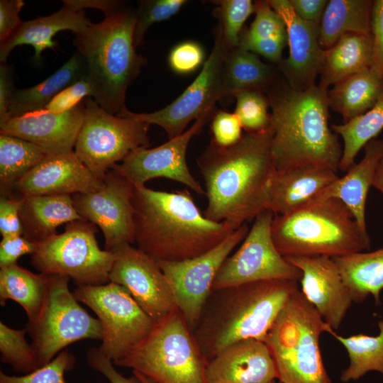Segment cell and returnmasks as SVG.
<instances>
[{"mask_svg": "<svg viewBox=\"0 0 383 383\" xmlns=\"http://www.w3.org/2000/svg\"><path fill=\"white\" fill-rule=\"evenodd\" d=\"M196 162L204 182L206 218L226 222L236 230L266 210L276 172L270 126L245 132L230 147L211 140Z\"/></svg>", "mask_w": 383, "mask_h": 383, "instance_id": "obj_1", "label": "cell"}, {"mask_svg": "<svg viewBox=\"0 0 383 383\" xmlns=\"http://www.w3.org/2000/svg\"><path fill=\"white\" fill-rule=\"evenodd\" d=\"M137 248L156 260L179 262L211 250L235 230L206 218L188 189L164 192L134 185Z\"/></svg>", "mask_w": 383, "mask_h": 383, "instance_id": "obj_2", "label": "cell"}, {"mask_svg": "<svg viewBox=\"0 0 383 383\" xmlns=\"http://www.w3.org/2000/svg\"><path fill=\"white\" fill-rule=\"evenodd\" d=\"M298 282L270 279L212 292L192 331L206 361L230 345L246 339L265 342Z\"/></svg>", "mask_w": 383, "mask_h": 383, "instance_id": "obj_3", "label": "cell"}, {"mask_svg": "<svg viewBox=\"0 0 383 383\" xmlns=\"http://www.w3.org/2000/svg\"><path fill=\"white\" fill-rule=\"evenodd\" d=\"M327 91L318 84L305 89L287 84L269 93L276 170L306 163L339 170L343 148L328 126Z\"/></svg>", "mask_w": 383, "mask_h": 383, "instance_id": "obj_4", "label": "cell"}, {"mask_svg": "<svg viewBox=\"0 0 383 383\" xmlns=\"http://www.w3.org/2000/svg\"><path fill=\"white\" fill-rule=\"evenodd\" d=\"M135 11L125 9L91 23L75 34L73 45L87 67L92 98L105 111L118 115L125 109L126 94L145 65L134 44Z\"/></svg>", "mask_w": 383, "mask_h": 383, "instance_id": "obj_5", "label": "cell"}, {"mask_svg": "<svg viewBox=\"0 0 383 383\" xmlns=\"http://www.w3.org/2000/svg\"><path fill=\"white\" fill-rule=\"evenodd\" d=\"M271 233L284 257L345 256L368 250L371 240L353 213L335 198L317 200L284 215H274Z\"/></svg>", "mask_w": 383, "mask_h": 383, "instance_id": "obj_6", "label": "cell"}, {"mask_svg": "<svg viewBox=\"0 0 383 383\" xmlns=\"http://www.w3.org/2000/svg\"><path fill=\"white\" fill-rule=\"evenodd\" d=\"M333 331L301 291H295L265 340L280 383H333L319 347L321 335Z\"/></svg>", "mask_w": 383, "mask_h": 383, "instance_id": "obj_7", "label": "cell"}, {"mask_svg": "<svg viewBox=\"0 0 383 383\" xmlns=\"http://www.w3.org/2000/svg\"><path fill=\"white\" fill-rule=\"evenodd\" d=\"M113 363L131 368L155 383H206L207 362L179 310L157 323L141 343Z\"/></svg>", "mask_w": 383, "mask_h": 383, "instance_id": "obj_8", "label": "cell"}, {"mask_svg": "<svg viewBox=\"0 0 383 383\" xmlns=\"http://www.w3.org/2000/svg\"><path fill=\"white\" fill-rule=\"evenodd\" d=\"M70 279L65 276L48 275L41 309L26 326L40 367L72 343L84 339L102 340L100 321L80 306L69 289Z\"/></svg>", "mask_w": 383, "mask_h": 383, "instance_id": "obj_9", "label": "cell"}, {"mask_svg": "<svg viewBox=\"0 0 383 383\" xmlns=\"http://www.w3.org/2000/svg\"><path fill=\"white\" fill-rule=\"evenodd\" d=\"M96 231L87 221L67 223L63 233L37 243L31 264L41 274L67 277L77 287L110 282L116 254L99 248Z\"/></svg>", "mask_w": 383, "mask_h": 383, "instance_id": "obj_10", "label": "cell"}, {"mask_svg": "<svg viewBox=\"0 0 383 383\" xmlns=\"http://www.w3.org/2000/svg\"><path fill=\"white\" fill-rule=\"evenodd\" d=\"M74 152L97 178L106 174L131 152L150 145V124L128 116L113 115L89 96Z\"/></svg>", "mask_w": 383, "mask_h": 383, "instance_id": "obj_11", "label": "cell"}, {"mask_svg": "<svg viewBox=\"0 0 383 383\" xmlns=\"http://www.w3.org/2000/svg\"><path fill=\"white\" fill-rule=\"evenodd\" d=\"M73 293L96 315L103 330L99 348L113 362L141 343L156 326L129 292L118 284L77 287Z\"/></svg>", "mask_w": 383, "mask_h": 383, "instance_id": "obj_12", "label": "cell"}, {"mask_svg": "<svg viewBox=\"0 0 383 383\" xmlns=\"http://www.w3.org/2000/svg\"><path fill=\"white\" fill-rule=\"evenodd\" d=\"M274 214L261 212L242 245L220 267L212 292L245 283L270 279L299 281L301 272L277 250L271 233Z\"/></svg>", "mask_w": 383, "mask_h": 383, "instance_id": "obj_13", "label": "cell"}, {"mask_svg": "<svg viewBox=\"0 0 383 383\" xmlns=\"http://www.w3.org/2000/svg\"><path fill=\"white\" fill-rule=\"evenodd\" d=\"M228 49L218 28L213 49L196 78L183 93L163 109L152 113H133L128 109L119 114L161 127L168 140L183 133L189 123L211 115L216 103L224 97L223 65Z\"/></svg>", "mask_w": 383, "mask_h": 383, "instance_id": "obj_14", "label": "cell"}, {"mask_svg": "<svg viewBox=\"0 0 383 383\" xmlns=\"http://www.w3.org/2000/svg\"><path fill=\"white\" fill-rule=\"evenodd\" d=\"M249 230L248 223L243 224L219 245L190 260H157L170 284L177 306L192 331L212 292L220 267L231 251L244 240Z\"/></svg>", "mask_w": 383, "mask_h": 383, "instance_id": "obj_15", "label": "cell"}, {"mask_svg": "<svg viewBox=\"0 0 383 383\" xmlns=\"http://www.w3.org/2000/svg\"><path fill=\"white\" fill-rule=\"evenodd\" d=\"M133 187L128 179L112 168L104 176L99 189L72 196L78 213L100 228L108 251L135 243Z\"/></svg>", "mask_w": 383, "mask_h": 383, "instance_id": "obj_16", "label": "cell"}, {"mask_svg": "<svg viewBox=\"0 0 383 383\" xmlns=\"http://www.w3.org/2000/svg\"><path fill=\"white\" fill-rule=\"evenodd\" d=\"M114 252L109 281L125 287L156 324L179 310L155 259L131 244L123 245Z\"/></svg>", "mask_w": 383, "mask_h": 383, "instance_id": "obj_17", "label": "cell"}, {"mask_svg": "<svg viewBox=\"0 0 383 383\" xmlns=\"http://www.w3.org/2000/svg\"><path fill=\"white\" fill-rule=\"evenodd\" d=\"M210 116L201 117L182 135L160 145L131 152L113 168L133 185H145L151 179L163 177L182 183L198 194L204 195L205 190L189 171L187 151L192 139L201 131Z\"/></svg>", "mask_w": 383, "mask_h": 383, "instance_id": "obj_18", "label": "cell"}, {"mask_svg": "<svg viewBox=\"0 0 383 383\" xmlns=\"http://www.w3.org/2000/svg\"><path fill=\"white\" fill-rule=\"evenodd\" d=\"M301 272V292L335 331L353 302L333 257L323 255L284 257Z\"/></svg>", "mask_w": 383, "mask_h": 383, "instance_id": "obj_19", "label": "cell"}, {"mask_svg": "<svg viewBox=\"0 0 383 383\" xmlns=\"http://www.w3.org/2000/svg\"><path fill=\"white\" fill-rule=\"evenodd\" d=\"M85 99L72 109L52 113L45 109L10 118L0 123V133L20 138L44 150L47 155L73 150L84 122Z\"/></svg>", "mask_w": 383, "mask_h": 383, "instance_id": "obj_20", "label": "cell"}, {"mask_svg": "<svg viewBox=\"0 0 383 383\" xmlns=\"http://www.w3.org/2000/svg\"><path fill=\"white\" fill-rule=\"evenodd\" d=\"M268 3L281 16L287 29L289 55L279 64L288 84L297 89L316 84L324 53L318 42L319 29L299 18L289 0H270Z\"/></svg>", "mask_w": 383, "mask_h": 383, "instance_id": "obj_21", "label": "cell"}, {"mask_svg": "<svg viewBox=\"0 0 383 383\" xmlns=\"http://www.w3.org/2000/svg\"><path fill=\"white\" fill-rule=\"evenodd\" d=\"M97 178L74 151L47 155L15 185L13 190L27 196L72 195L99 189Z\"/></svg>", "mask_w": 383, "mask_h": 383, "instance_id": "obj_22", "label": "cell"}, {"mask_svg": "<svg viewBox=\"0 0 383 383\" xmlns=\"http://www.w3.org/2000/svg\"><path fill=\"white\" fill-rule=\"evenodd\" d=\"M275 364L263 341L235 342L217 354L206 367V383H274Z\"/></svg>", "mask_w": 383, "mask_h": 383, "instance_id": "obj_23", "label": "cell"}, {"mask_svg": "<svg viewBox=\"0 0 383 383\" xmlns=\"http://www.w3.org/2000/svg\"><path fill=\"white\" fill-rule=\"evenodd\" d=\"M338 178L337 172L318 163H306L276 170L268 192L266 210L284 215L313 201Z\"/></svg>", "mask_w": 383, "mask_h": 383, "instance_id": "obj_24", "label": "cell"}, {"mask_svg": "<svg viewBox=\"0 0 383 383\" xmlns=\"http://www.w3.org/2000/svg\"><path fill=\"white\" fill-rule=\"evenodd\" d=\"M91 23L84 11H74L65 6L49 16L22 21L13 35L0 43V61L6 62L11 52L23 45H31L35 50V60L39 61L45 50L56 47L52 40L56 33L65 30L75 34L82 33Z\"/></svg>", "mask_w": 383, "mask_h": 383, "instance_id": "obj_25", "label": "cell"}, {"mask_svg": "<svg viewBox=\"0 0 383 383\" xmlns=\"http://www.w3.org/2000/svg\"><path fill=\"white\" fill-rule=\"evenodd\" d=\"M364 148L365 155L361 161L355 163L344 176L338 177L314 201L329 198L340 200L353 213L360 228L367 231L366 200L377 167L383 158V139H372Z\"/></svg>", "mask_w": 383, "mask_h": 383, "instance_id": "obj_26", "label": "cell"}, {"mask_svg": "<svg viewBox=\"0 0 383 383\" xmlns=\"http://www.w3.org/2000/svg\"><path fill=\"white\" fill-rule=\"evenodd\" d=\"M21 200L23 235L35 243L56 234V228L62 224L86 221L77 211L70 195L27 196Z\"/></svg>", "mask_w": 383, "mask_h": 383, "instance_id": "obj_27", "label": "cell"}, {"mask_svg": "<svg viewBox=\"0 0 383 383\" xmlns=\"http://www.w3.org/2000/svg\"><path fill=\"white\" fill-rule=\"evenodd\" d=\"M373 43L370 34L347 33L324 50L318 86L328 90L342 80L370 68Z\"/></svg>", "mask_w": 383, "mask_h": 383, "instance_id": "obj_28", "label": "cell"}, {"mask_svg": "<svg viewBox=\"0 0 383 383\" xmlns=\"http://www.w3.org/2000/svg\"><path fill=\"white\" fill-rule=\"evenodd\" d=\"M87 78V67L76 50L55 73L40 83L26 89H15L9 107L10 118L44 109L52 99L69 86Z\"/></svg>", "mask_w": 383, "mask_h": 383, "instance_id": "obj_29", "label": "cell"}, {"mask_svg": "<svg viewBox=\"0 0 383 383\" xmlns=\"http://www.w3.org/2000/svg\"><path fill=\"white\" fill-rule=\"evenodd\" d=\"M383 95V79L370 68L359 72L328 89V106L344 123L372 109Z\"/></svg>", "mask_w": 383, "mask_h": 383, "instance_id": "obj_30", "label": "cell"}, {"mask_svg": "<svg viewBox=\"0 0 383 383\" xmlns=\"http://www.w3.org/2000/svg\"><path fill=\"white\" fill-rule=\"evenodd\" d=\"M373 1L330 0L323 12L318 42L323 50L332 47L345 33H371Z\"/></svg>", "mask_w": 383, "mask_h": 383, "instance_id": "obj_31", "label": "cell"}, {"mask_svg": "<svg viewBox=\"0 0 383 383\" xmlns=\"http://www.w3.org/2000/svg\"><path fill=\"white\" fill-rule=\"evenodd\" d=\"M348 287L353 302H362L371 294L375 304L380 302L383 289V248L333 257Z\"/></svg>", "mask_w": 383, "mask_h": 383, "instance_id": "obj_32", "label": "cell"}, {"mask_svg": "<svg viewBox=\"0 0 383 383\" xmlns=\"http://www.w3.org/2000/svg\"><path fill=\"white\" fill-rule=\"evenodd\" d=\"M275 72L258 56L240 46L228 50L223 65L224 96H235L248 90L263 91L272 83Z\"/></svg>", "mask_w": 383, "mask_h": 383, "instance_id": "obj_33", "label": "cell"}, {"mask_svg": "<svg viewBox=\"0 0 383 383\" xmlns=\"http://www.w3.org/2000/svg\"><path fill=\"white\" fill-rule=\"evenodd\" d=\"M48 284V275L35 274L17 264L0 270V304L7 300L17 302L26 311L28 321L33 320L43 306Z\"/></svg>", "mask_w": 383, "mask_h": 383, "instance_id": "obj_34", "label": "cell"}, {"mask_svg": "<svg viewBox=\"0 0 383 383\" xmlns=\"http://www.w3.org/2000/svg\"><path fill=\"white\" fill-rule=\"evenodd\" d=\"M46 156L43 149L30 142L0 133L1 196L13 197L16 183Z\"/></svg>", "mask_w": 383, "mask_h": 383, "instance_id": "obj_35", "label": "cell"}, {"mask_svg": "<svg viewBox=\"0 0 383 383\" xmlns=\"http://www.w3.org/2000/svg\"><path fill=\"white\" fill-rule=\"evenodd\" d=\"M379 333L371 336L363 333L348 337L338 335L334 331L332 335L346 349L349 365L340 374L343 382L358 380L367 372L377 371L383 375V321L378 323Z\"/></svg>", "mask_w": 383, "mask_h": 383, "instance_id": "obj_36", "label": "cell"}, {"mask_svg": "<svg viewBox=\"0 0 383 383\" xmlns=\"http://www.w3.org/2000/svg\"><path fill=\"white\" fill-rule=\"evenodd\" d=\"M331 129L343 141L339 170L347 172L355 165V157L360 150L383 129V95L365 113L343 124H333Z\"/></svg>", "mask_w": 383, "mask_h": 383, "instance_id": "obj_37", "label": "cell"}, {"mask_svg": "<svg viewBox=\"0 0 383 383\" xmlns=\"http://www.w3.org/2000/svg\"><path fill=\"white\" fill-rule=\"evenodd\" d=\"M26 328L14 329L0 321L1 362L24 374L40 368L37 354L26 340Z\"/></svg>", "mask_w": 383, "mask_h": 383, "instance_id": "obj_38", "label": "cell"}, {"mask_svg": "<svg viewBox=\"0 0 383 383\" xmlns=\"http://www.w3.org/2000/svg\"><path fill=\"white\" fill-rule=\"evenodd\" d=\"M216 4L223 43L228 50L235 48L240 45L245 21L255 12V4L250 0H222Z\"/></svg>", "mask_w": 383, "mask_h": 383, "instance_id": "obj_39", "label": "cell"}, {"mask_svg": "<svg viewBox=\"0 0 383 383\" xmlns=\"http://www.w3.org/2000/svg\"><path fill=\"white\" fill-rule=\"evenodd\" d=\"M236 99L235 114L245 132H259L267 129L270 123L268 97L263 91L248 90L240 91Z\"/></svg>", "mask_w": 383, "mask_h": 383, "instance_id": "obj_40", "label": "cell"}, {"mask_svg": "<svg viewBox=\"0 0 383 383\" xmlns=\"http://www.w3.org/2000/svg\"><path fill=\"white\" fill-rule=\"evenodd\" d=\"M187 3L184 0H145L138 2L134 30L135 48L144 43L147 30L155 23L169 19Z\"/></svg>", "mask_w": 383, "mask_h": 383, "instance_id": "obj_41", "label": "cell"}, {"mask_svg": "<svg viewBox=\"0 0 383 383\" xmlns=\"http://www.w3.org/2000/svg\"><path fill=\"white\" fill-rule=\"evenodd\" d=\"M75 362L74 355L63 350L50 362L30 373L11 376L1 371L0 383H66L65 372L72 370Z\"/></svg>", "mask_w": 383, "mask_h": 383, "instance_id": "obj_42", "label": "cell"}, {"mask_svg": "<svg viewBox=\"0 0 383 383\" xmlns=\"http://www.w3.org/2000/svg\"><path fill=\"white\" fill-rule=\"evenodd\" d=\"M255 18L250 28L241 34L240 42L287 37V29L281 16L271 7L268 1L255 3Z\"/></svg>", "mask_w": 383, "mask_h": 383, "instance_id": "obj_43", "label": "cell"}, {"mask_svg": "<svg viewBox=\"0 0 383 383\" xmlns=\"http://www.w3.org/2000/svg\"><path fill=\"white\" fill-rule=\"evenodd\" d=\"M242 125L235 113L226 111L216 112L211 122V141L216 145L226 148L238 143L242 138Z\"/></svg>", "mask_w": 383, "mask_h": 383, "instance_id": "obj_44", "label": "cell"}, {"mask_svg": "<svg viewBox=\"0 0 383 383\" xmlns=\"http://www.w3.org/2000/svg\"><path fill=\"white\" fill-rule=\"evenodd\" d=\"M204 52L196 43L186 41L174 47L170 52L168 62L172 70L179 74L194 72L203 63Z\"/></svg>", "mask_w": 383, "mask_h": 383, "instance_id": "obj_45", "label": "cell"}, {"mask_svg": "<svg viewBox=\"0 0 383 383\" xmlns=\"http://www.w3.org/2000/svg\"><path fill=\"white\" fill-rule=\"evenodd\" d=\"M89 96H93L91 86L87 78L83 79L61 91L44 109L52 113L65 112Z\"/></svg>", "mask_w": 383, "mask_h": 383, "instance_id": "obj_46", "label": "cell"}, {"mask_svg": "<svg viewBox=\"0 0 383 383\" xmlns=\"http://www.w3.org/2000/svg\"><path fill=\"white\" fill-rule=\"evenodd\" d=\"M373 51L370 70L383 79V0L373 1L371 16Z\"/></svg>", "mask_w": 383, "mask_h": 383, "instance_id": "obj_47", "label": "cell"}, {"mask_svg": "<svg viewBox=\"0 0 383 383\" xmlns=\"http://www.w3.org/2000/svg\"><path fill=\"white\" fill-rule=\"evenodd\" d=\"M37 243L26 239L23 235L2 237L0 243V267L17 264V260L26 255H32Z\"/></svg>", "mask_w": 383, "mask_h": 383, "instance_id": "obj_48", "label": "cell"}, {"mask_svg": "<svg viewBox=\"0 0 383 383\" xmlns=\"http://www.w3.org/2000/svg\"><path fill=\"white\" fill-rule=\"evenodd\" d=\"M21 197L1 196L0 199V233L2 237L23 235V226L20 218Z\"/></svg>", "mask_w": 383, "mask_h": 383, "instance_id": "obj_49", "label": "cell"}, {"mask_svg": "<svg viewBox=\"0 0 383 383\" xmlns=\"http://www.w3.org/2000/svg\"><path fill=\"white\" fill-rule=\"evenodd\" d=\"M86 359L90 368L102 374L109 383H140L134 374L126 377L118 372L113 362L107 358L99 348H90L87 352Z\"/></svg>", "mask_w": 383, "mask_h": 383, "instance_id": "obj_50", "label": "cell"}, {"mask_svg": "<svg viewBox=\"0 0 383 383\" xmlns=\"http://www.w3.org/2000/svg\"><path fill=\"white\" fill-rule=\"evenodd\" d=\"M24 4L22 0L0 1V43L9 38L19 27L22 22L19 15Z\"/></svg>", "mask_w": 383, "mask_h": 383, "instance_id": "obj_51", "label": "cell"}, {"mask_svg": "<svg viewBox=\"0 0 383 383\" xmlns=\"http://www.w3.org/2000/svg\"><path fill=\"white\" fill-rule=\"evenodd\" d=\"M287 43V37H278L240 42L239 46L255 54H260L273 62L280 63L282 51Z\"/></svg>", "mask_w": 383, "mask_h": 383, "instance_id": "obj_52", "label": "cell"}, {"mask_svg": "<svg viewBox=\"0 0 383 383\" xmlns=\"http://www.w3.org/2000/svg\"><path fill=\"white\" fill-rule=\"evenodd\" d=\"M328 1L289 0L296 15L319 29L321 18Z\"/></svg>", "mask_w": 383, "mask_h": 383, "instance_id": "obj_53", "label": "cell"}, {"mask_svg": "<svg viewBox=\"0 0 383 383\" xmlns=\"http://www.w3.org/2000/svg\"><path fill=\"white\" fill-rule=\"evenodd\" d=\"M63 6L74 11H84L85 9H96L105 13V17L111 16L125 9V3L116 0H63Z\"/></svg>", "mask_w": 383, "mask_h": 383, "instance_id": "obj_54", "label": "cell"}, {"mask_svg": "<svg viewBox=\"0 0 383 383\" xmlns=\"http://www.w3.org/2000/svg\"><path fill=\"white\" fill-rule=\"evenodd\" d=\"M14 88L12 73L9 65H0V123L10 118L9 107Z\"/></svg>", "mask_w": 383, "mask_h": 383, "instance_id": "obj_55", "label": "cell"}, {"mask_svg": "<svg viewBox=\"0 0 383 383\" xmlns=\"http://www.w3.org/2000/svg\"><path fill=\"white\" fill-rule=\"evenodd\" d=\"M372 187L383 194V158L377 167L372 181Z\"/></svg>", "mask_w": 383, "mask_h": 383, "instance_id": "obj_56", "label": "cell"}, {"mask_svg": "<svg viewBox=\"0 0 383 383\" xmlns=\"http://www.w3.org/2000/svg\"><path fill=\"white\" fill-rule=\"evenodd\" d=\"M133 374L138 378L140 383H155L152 380L137 371L133 370Z\"/></svg>", "mask_w": 383, "mask_h": 383, "instance_id": "obj_57", "label": "cell"}, {"mask_svg": "<svg viewBox=\"0 0 383 383\" xmlns=\"http://www.w3.org/2000/svg\"><path fill=\"white\" fill-rule=\"evenodd\" d=\"M102 383H104V382H102Z\"/></svg>", "mask_w": 383, "mask_h": 383, "instance_id": "obj_58", "label": "cell"}, {"mask_svg": "<svg viewBox=\"0 0 383 383\" xmlns=\"http://www.w3.org/2000/svg\"></svg>", "mask_w": 383, "mask_h": 383, "instance_id": "obj_59", "label": "cell"}]
</instances>
